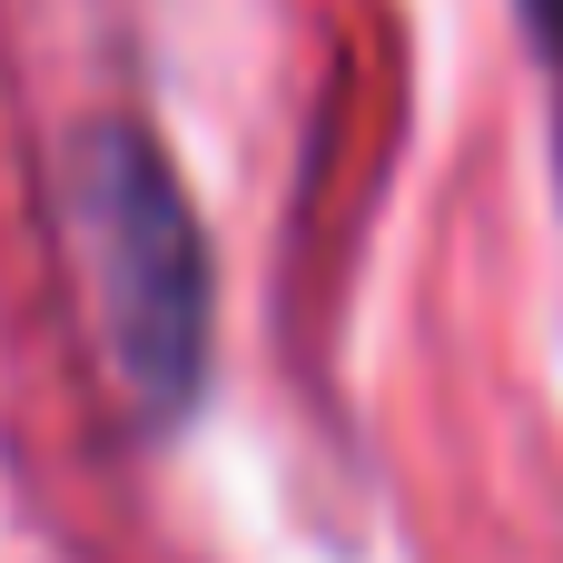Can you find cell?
I'll use <instances>...</instances> for the list:
<instances>
[{
  "label": "cell",
  "mask_w": 563,
  "mask_h": 563,
  "mask_svg": "<svg viewBox=\"0 0 563 563\" xmlns=\"http://www.w3.org/2000/svg\"><path fill=\"white\" fill-rule=\"evenodd\" d=\"M525 20H534V49L554 69V119H563V0H525Z\"/></svg>",
  "instance_id": "cell-2"
},
{
  "label": "cell",
  "mask_w": 563,
  "mask_h": 563,
  "mask_svg": "<svg viewBox=\"0 0 563 563\" xmlns=\"http://www.w3.org/2000/svg\"><path fill=\"white\" fill-rule=\"evenodd\" d=\"M59 208H69V257H79L99 346L139 426H178L218 366V267L178 158L139 119H89L69 139Z\"/></svg>",
  "instance_id": "cell-1"
}]
</instances>
